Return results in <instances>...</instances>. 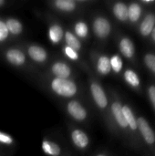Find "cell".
<instances>
[{"mask_svg": "<svg viewBox=\"0 0 155 156\" xmlns=\"http://www.w3.org/2000/svg\"><path fill=\"white\" fill-rule=\"evenodd\" d=\"M39 82L48 93L63 101L79 99L82 94V90L76 80L58 79L42 73L39 76Z\"/></svg>", "mask_w": 155, "mask_h": 156, "instance_id": "cell-1", "label": "cell"}, {"mask_svg": "<svg viewBox=\"0 0 155 156\" xmlns=\"http://www.w3.org/2000/svg\"><path fill=\"white\" fill-rule=\"evenodd\" d=\"M3 59L12 68L27 73L35 72L36 67L29 61L20 45L5 46L1 50Z\"/></svg>", "mask_w": 155, "mask_h": 156, "instance_id": "cell-2", "label": "cell"}, {"mask_svg": "<svg viewBox=\"0 0 155 156\" xmlns=\"http://www.w3.org/2000/svg\"><path fill=\"white\" fill-rule=\"evenodd\" d=\"M80 66H81L82 69L85 72H87L89 75L90 92V96H91L93 102L95 103V105L97 106V108L100 111H106L108 108V105H109V101H108V97H107L103 88L101 87L100 82L94 78L93 72L91 71V69L86 64L85 61H83L80 64Z\"/></svg>", "mask_w": 155, "mask_h": 156, "instance_id": "cell-3", "label": "cell"}, {"mask_svg": "<svg viewBox=\"0 0 155 156\" xmlns=\"http://www.w3.org/2000/svg\"><path fill=\"white\" fill-rule=\"evenodd\" d=\"M49 77L58 79H71L76 80L78 74L71 64L63 58H55L50 60L47 66L46 71L43 73Z\"/></svg>", "mask_w": 155, "mask_h": 156, "instance_id": "cell-4", "label": "cell"}, {"mask_svg": "<svg viewBox=\"0 0 155 156\" xmlns=\"http://www.w3.org/2000/svg\"><path fill=\"white\" fill-rule=\"evenodd\" d=\"M24 49L26 55L27 56L29 61L35 67H46L50 62V57L48 51L39 44L26 42L24 44H19Z\"/></svg>", "mask_w": 155, "mask_h": 156, "instance_id": "cell-5", "label": "cell"}, {"mask_svg": "<svg viewBox=\"0 0 155 156\" xmlns=\"http://www.w3.org/2000/svg\"><path fill=\"white\" fill-rule=\"evenodd\" d=\"M62 107L66 114L75 122L85 123L90 117L88 109L79 99L63 101Z\"/></svg>", "mask_w": 155, "mask_h": 156, "instance_id": "cell-6", "label": "cell"}, {"mask_svg": "<svg viewBox=\"0 0 155 156\" xmlns=\"http://www.w3.org/2000/svg\"><path fill=\"white\" fill-rule=\"evenodd\" d=\"M70 142L75 149L79 152H85L90 145V139L88 133L81 128L74 125H69Z\"/></svg>", "mask_w": 155, "mask_h": 156, "instance_id": "cell-7", "label": "cell"}, {"mask_svg": "<svg viewBox=\"0 0 155 156\" xmlns=\"http://www.w3.org/2000/svg\"><path fill=\"white\" fill-rule=\"evenodd\" d=\"M48 22V38L53 46H62L65 28L61 22L52 16H48L47 18Z\"/></svg>", "mask_w": 155, "mask_h": 156, "instance_id": "cell-8", "label": "cell"}, {"mask_svg": "<svg viewBox=\"0 0 155 156\" xmlns=\"http://www.w3.org/2000/svg\"><path fill=\"white\" fill-rule=\"evenodd\" d=\"M47 5L52 10L63 15H72L85 8L80 0H51Z\"/></svg>", "mask_w": 155, "mask_h": 156, "instance_id": "cell-9", "label": "cell"}, {"mask_svg": "<svg viewBox=\"0 0 155 156\" xmlns=\"http://www.w3.org/2000/svg\"><path fill=\"white\" fill-rule=\"evenodd\" d=\"M92 32L98 39H105L111 31L110 21L102 16H95L92 19Z\"/></svg>", "mask_w": 155, "mask_h": 156, "instance_id": "cell-10", "label": "cell"}, {"mask_svg": "<svg viewBox=\"0 0 155 156\" xmlns=\"http://www.w3.org/2000/svg\"><path fill=\"white\" fill-rule=\"evenodd\" d=\"M41 149L48 156H71L69 152L57 141L49 138H43L41 142Z\"/></svg>", "mask_w": 155, "mask_h": 156, "instance_id": "cell-11", "label": "cell"}, {"mask_svg": "<svg viewBox=\"0 0 155 156\" xmlns=\"http://www.w3.org/2000/svg\"><path fill=\"white\" fill-rule=\"evenodd\" d=\"M90 58H91V61L96 71L100 76H106L111 71L110 58L108 56L99 55V54H96L95 52H91Z\"/></svg>", "mask_w": 155, "mask_h": 156, "instance_id": "cell-12", "label": "cell"}, {"mask_svg": "<svg viewBox=\"0 0 155 156\" xmlns=\"http://www.w3.org/2000/svg\"><path fill=\"white\" fill-rule=\"evenodd\" d=\"M70 30L82 42L86 41L90 37V27L87 21L83 18H79L74 21Z\"/></svg>", "mask_w": 155, "mask_h": 156, "instance_id": "cell-13", "label": "cell"}, {"mask_svg": "<svg viewBox=\"0 0 155 156\" xmlns=\"http://www.w3.org/2000/svg\"><path fill=\"white\" fill-rule=\"evenodd\" d=\"M5 22L11 38L19 37L24 33V25L18 18L7 16L5 18Z\"/></svg>", "mask_w": 155, "mask_h": 156, "instance_id": "cell-14", "label": "cell"}, {"mask_svg": "<svg viewBox=\"0 0 155 156\" xmlns=\"http://www.w3.org/2000/svg\"><path fill=\"white\" fill-rule=\"evenodd\" d=\"M63 44L66 46L70 47L71 48L75 49L76 51L81 53L84 50L83 42L79 40L69 28H65L64 32V38H63ZM62 44V45H63Z\"/></svg>", "mask_w": 155, "mask_h": 156, "instance_id": "cell-15", "label": "cell"}, {"mask_svg": "<svg viewBox=\"0 0 155 156\" xmlns=\"http://www.w3.org/2000/svg\"><path fill=\"white\" fill-rule=\"evenodd\" d=\"M137 127H139L143 138L145 139V141L152 144L155 142V135L154 133L153 132V130L151 129V127L149 126L148 122L143 119V118H139L137 120Z\"/></svg>", "mask_w": 155, "mask_h": 156, "instance_id": "cell-16", "label": "cell"}, {"mask_svg": "<svg viewBox=\"0 0 155 156\" xmlns=\"http://www.w3.org/2000/svg\"><path fill=\"white\" fill-rule=\"evenodd\" d=\"M111 114L114 118V120L116 121V122L119 124L120 127L122 128H126L127 122L125 121L123 112H122V106L119 101H114L111 103Z\"/></svg>", "mask_w": 155, "mask_h": 156, "instance_id": "cell-17", "label": "cell"}, {"mask_svg": "<svg viewBox=\"0 0 155 156\" xmlns=\"http://www.w3.org/2000/svg\"><path fill=\"white\" fill-rule=\"evenodd\" d=\"M61 51H62L64 57H65L67 59H69V60H70V61H72V62H76V63L81 64V63L84 61V60H82V58H81L80 53L78 52V51H76L75 49L71 48L69 47V46H66V45L63 44V45L61 46Z\"/></svg>", "mask_w": 155, "mask_h": 156, "instance_id": "cell-18", "label": "cell"}, {"mask_svg": "<svg viewBox=\"0 0 155 156\" xmlns=\"http://www.w3.org/2000/svg\"><path fill=\"white\" fill-rule=\"evenodd\" d=\"M120 50L122 51V55L128 58H132L134 55V46L132 42L127 37H124L121 40Z\"/></svg>", "mask_w": 155, "mask_h": 156, "instance_id": "cell-19", "label": "cell"}, {"mask_svg": "<svg viewBox=\"0 0 155 156\" xmlns=\"http://www.w3.org/2000/svg\"><path fill=\"white\" fill-rule=\"evenodd\" d=\"M114 16L121 21L128 19V6L123 3H116L113 6Z\"/></svg>", "mask_w": 155, "mask_h": 156, "instance_id": "cell-20", "label": "cell"}, {"mask_svg": "<svg viewBox=\"0 0 155 156\" xmlns=\"http://www.w3.org/2000/svg\"><path fill=\"white\" fill-rule=\"evenodd\" d=\"M155 23V16L153 15H148L141 25V33L143 36L149 35L153 29Z\"/></svg>", "mask_w": 155, "mask_h": 156, "instance_id": "cell-21", "label": "cell"}, {"mask_svg": "<svg viewBox=\"0 0 155 156\" xmlns=\"http://www.w3.org/2000/svg\"><path fill=\"white\" fill-rule=\"evenodd\" d=\"M10 39H11V37L6 28L5 18L0 17V48L2 47L5 48Z\"/></svg>", "mask_w": 155, "mask_h": 156, "instance_id": "cell-22", "label": "cell"}, {"mask_svg": "<svg viewBox=\"0 0 155 156\" xmlns=\"http://www.w3.org/2000/svg\"><path fill=\"white\" fill-rule=\"evenodd\" d=\"M122 112L125 118V121L127 122V125L130 126L132 130H136L137 128V122L135 120V117L132 112V110L127 106H122Z\"/></svg>", "mask_w": 155, "mask_h": 156, "instance_id": "cell-23", "label": "cell"}, {"mask_svg": "<svg viewBox=\"0 0 155 156\" xmlns=\"http://www.w3.org/2000/svg\"><path fill=\"white\" fill-rule=\"evenodd\" d=\"M16 144V140L9 133L0 131V145L5 147H13Z\"/></svg>", "mask_w": 155, "mask_h": 156, "instance_id": "cell-24", "label": "cell"}, {"mask_svg": "<svg viewBox=\"0 0 155 156\" xmlns=\"http://www.w3.org/2000/svg\"><path fill=\"white\" fill-rule=\"evenodd\" d=\"M141 16V7L139 5L137 4H132L129 7H128V18L132 21L135 22L139 19Z\"/></svg>", "mask_w": 155, "mask_h": 156, "instance_id": "cell-25", "label": "cell"}, {"mask_svg": "<svg viewBox=\"0 0 155 156\" xmlns=\"http://www.w3.org/2000/svg\"><path fill=\"white\" fill-rule=\"evenodd\" d=\"M124 78H125V80L132 87H137L140 84V80L137 74L132 70H130V69L126 70L124 73Z\"/></svg>", "mask_w": 155, "mask_h": 156, "instance_id": "cell-26", "label": "cell"}, {"mask_svg": "<svg viewBox=\"0 0 155 156\" xmlns=\"http://www.w3.org/2000/svg\"><path fill=\"white\" fill-rule=\"evenodd\" d=\"M110 62H111V68L114 72L119 73L122 70V60L120 58V56L113 55L110 58Z\"/></svg>", "mask_w": 155, "mask_h": 156, "instance_id": "cell-27", "label": "cell"}, {"mask_svg": "<svg viewBox=\"0 0 155 156\" xmlns=\"http://www.w3.org/2000/svg\"><path fill=\"white\" fill-rule=\"evenodd\" d=\"M145 63L146 65L155 72V56L154 55H146L145 56Z\"/></svg>", "mask_w": 155, "mask_h": 156, "instance_id": "cell-28", "label": "cell"}, {"mask_svg": "<svg viewBox=\"0 0 155 156\" xmlns=\"http://www.w3.org/2000/svg\"><path fill=\"white\" fill-rule=\"evenodd\" d=\"M149 95H150V99L153 102V105L155 108V87H151L149 89Z\"/></svg>", "mask_w": 155, "mask_h": 156, "instance_id": "cell-29", "label": "cell"}, {"mask_svg": "<svg viewBox=\"0 0 155 156\" xmlns=\"http://www.w3.org/2000/svg\"><path fill=\"white\" fill-rule=\"evenodd\" d=\"M8 5V2L6 0H0V9L5 7Z\"/></svg>", "mask_w": 155, "mask_h": 156, "instance_id": "cell-30", "label": "cell"}, {"mask_svg": "<svg viewBox=\"0 0 155 156\" xmlns=\"http://www.w3.org/2000/svg\"><path fill=\"white\" fill-rule=\"evenodd\" d=\"M152 32H153V39L155 40V28L153 29V31H152Z\"/></svg>", "mask_w": 155, "mask_h": 156, "instance_id": "cell-31", "label": "cell"}, {"mask_svg": "<svg viewBox=\"0 0 155 156\" xmlns=\"http://www.w3.org/2000/svg\"><path fill=\"white\" fill-rule=\"evenodd\" d=\"M95 156H107V155H105L104 154H96Z\"/></svg>", "mask_w": 155, "mask_h": 156, "instance_id": "cell-32", "label": "cell"}]
</instances>
